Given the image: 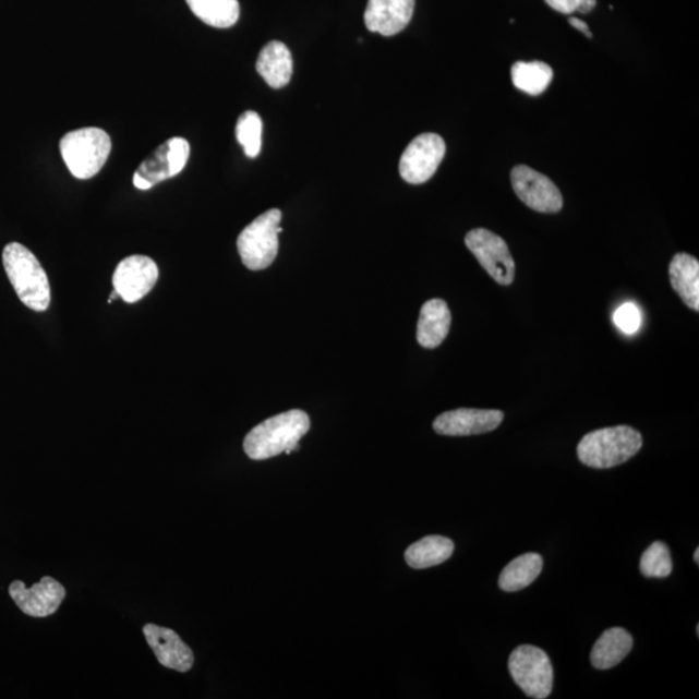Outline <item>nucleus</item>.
<instances>
[{"mask_svg": "<svg viewBox=\"0 0 699 699\" xmlns=\"http://www.w3.org/2000/svg\"><path fill=\"white\" fill-rule=\"evenodd\" d=\"M306 412L292 410L276 414L252 429L244 439V451L252 460H267L299 448L303 435L310 431Z\"/></svg>", "mask_w": 699, "mask_h": 699, "instance_id": "obj_1", "label": "nucleus"}, {"mask_svg": "<svg viewBox=\"0 0 699 699\" xmlns=\"http://www.w3.org/2000/svg\"><path fill=\"white\" fill-rule=\"evenodd\" d=\"M3 266L21 302L31 310L44 313L51 303L47 274L29 249L11 242L3 251Z\"/></svg>", "mask_w": 699, "mask_h": 699, "instance_id": "obj_2", "label": "nucleus"}, {"mask_svg": "<svg viewBox=\"0 0 699 699\" xmlns=\"http://www.w3.org/2000/svg\"><path fill=\"white\" fill-rule=\"evenodd\" d=\"M641 447L642 435L631 426L599 429L579 442L578 458L587 467L608 469L632 459Z\"/></svg>", "mask_w": 699, "mask_h": 699, "instance_id": "obj_3", "label": "nucleus"}, {"mask_svg": "<svg viewBox=\"0 0 699 699\" xmlns=\"http://www.w3.org/2000/svg\"><path fill=\"white\" fill-rule=\"evenodd\" d=\"M112 150V141L99 128L71 131L62 136L60 152L62 160L72 176L86 180L99 174Z\"/></svg>", "mask_w": 699, "mask_h": 699, "instance_id": "obj_4", "label": "nucleus"}, {"mask_svg": "<svg viewBox=\"0 0 699 699\" xmlns=\"http://www.w3.org/2000/svg\"><path fill=\"white\" fill-rule=\"evenodd\" d=\"M281 212L272 209L263 213L244 228L238 239V251L242 263L252 272H261L273 265L279 252Z\"/></svg>", "mask_w": 699, "mask_h": 699, "instance_id": "obj_5", "label": "nucleus"}, {"mask_svg": "<svg viewBox=\"0 0 699 699\" xmlns=\"http://www.w3.org/2000/svg\"><path fill=\"white\" fill-rule=\"evenodd\" d=\"M508 667L515 683L530 698H549L553 689V667L544 650L521 646L509 656Z\"/></svg>", "mask_w": 699, "mask_h": 699, "instance_id": "obj_6", "label": "nucleus"}, {"mask_svg": "<svg viewBox=\"0 0 699 699\" xmlns=\"http://www.w3.org/2000/svg\"><path fill=\"white\" fill-rule=\"evenodd\" d=\"M190 154L189 142L183 137H171L137 168L133 179L134 185L137 190L147 191L166 179L177 177L185 168Z\"/></svg>", "mask_w": 699, "mask_h": 699, "instance_id": "obj_7", "label": "nucleus"}, {"mask_svg": "<svg viewBox=\"0 0 699 699\" xmlns=\"http://www.w3.org/2000/svg\"><path fill=\"white\" fill-rule=\"evenodd\" d=\"M466 244L487 274L501 286L508 287L515 280L516 263L507 242L484 228L467 233Z\"/></svg>", "mask_w": 699, "mask_h": 699, "instance_id": "obj_8", "label": "nucleus"}, {"mask_svg": "<svg viewBox=\"0 0 699 699\" xmlns=\"http://www.w3.org/2000/svg\"><path fill=\"white\" fill-rule=\"evenodd\" d=\"M446 155V143L438 134H421L400 157V177L410 184L426 183L438 170Z\"/></svg>", "mask_w": 699, "mask_h": 699, "instance_id": "obj_9", "label": "nucleus"}, {"mask_svg": "<svg viewBox=\"0 0 699 699\" xmlns=\"http://www.w3.org/2000/svg\"><path fill=\"white\" fill-rule=\"evenodd\" d=\"M511 185L518 198L539 213H558L564 198L549 177L526 165H518L510 172Z\"/></svg>", "mask_w": 699, "mask_h": 699, "instance_id": "obj_10", "label": "nucleus"}, {"mask_svg": "<svg viewBox=\"0 0 699 699\" xmlns=\"http://www.w3.org/2000/svg\"><path fill=\"white\" fill-rule=\"evenodd\" d=\"M158 280V267L147 255H130L117 266L113 287L126 303H135L147 296Z\"/></svg>", "mask_w": 699, "mask_h": 699, "instance_id": "obj_11", "label": "nucleus"}, {"mask_svg": "<svg viewBox=\"0 0 699 699\" xmlns=\"http://www.w3.org/2000/svg\"><path fill=\"white\" fill-rule=\"evenodd\" d=\"M9 592L21 612L34 618H46L57 613L67 594L65 588L51 577L41 578L39 583L31 588L15 580Z\"/></svg>", "mask_w": 699, "mask_h": 699, "instance_id": "obj_12", "label": "nucleus"}, {"mask_svg": "<svg viewBox=\"0 0 699 699\" xmlns=\"http://www.w3.org/2000/svg\"><path fill=\"white\" fill-rule=\"evenodd\" d=\"M504 420L497 410H473L460 408L439 414L433 422L435 433L447 437H468L495 431Z\"/></svg>", "mask_w": 699, "mask_h": 699, "instance_id": "obj_13", "label": "nucleus"}, {"mask_svg": "<svg viewBox=\"0 0 699 699\" xmlns=\"http://www.w3.org/2000/svg\"><path fill=\"white\" fill-rule=\"evenodd\" d=\"M417 0H369L364 13L366 29L384 37L397 36L411 23Z\"/></svg>", "mask_w": 699, "mask_h": 699, "instance_id": "obj_14", "label": "nucleus"}, {"mask_svg": "<svg viewBox=\"0 0 699 699\" xmlns=\"http://www.w3.org/2000/svg\"><path fill=\"white\" fill-rule=\"evenodd\" d=\"M143 634L164 667L179 671V673H186L193 667L195 656L192 649L179 638L176 631L149 623L143 627Z\"/></svg>", "mask_w": 699, "mask_h": 699, "instance_id": "obj_15", "label": "nucleus"}, {"mask_svg": "<svg viewBox=\"0 0 699 699\" xmlns=\"http://www.w3.org/2000/svg\"><path fill=\"white\" fill-rule=\"evenodd\" d=\"M255 67H257V72L269 87L282 88L292 79V52L282 41H269L262 48Z\"/></svg>", "mask_w": 699, "mask_h": 699, "instance_id": "obj_16", "label": "nucleus"}, {"mask_svg": "<svg viewBox=\"0 0 699 699\" xmlns=\"http://www.w3.org/2000/svg\"><path fill=\"white\" fill-rule=\"evenodd\" d=\"M453 316L448 304L438 299L427 301L421 308L418 324V341L425 349H435L446 340Z\"/></svg>", "mask_w": 699, "mask_h": 699, "instance_id": "obj_17", "label": "nucleus"}, {"mask_svg": "<svg viewBox=\"0 0 699 699\" xmlns=\"http://www.w3.org/2000/svg\"><path fill=\"white\" fill-rule=\"evenodd\" d=\"M670 280L675 292L691 310L699 311V262L694 255L676 254L670 265Z\"/></svg>", "mask_w": 699, "mask_h": 699, "instance_id": "obj_18", "label": "nucleus"}, {"mask_svg": "<svg viewBox=\"0 0 699 699\" xmlns=\"http://www.w3.org/2000/svg\"><path fill=\"white\" fill-rule=\"evenodd\" d=\"M634 647V639L626 629L615 627L607 629L594 643L591 663L594 668L608 670L626 659Z\"/></svg>", "mask_w": 699, "mask_h": 699, "instance_id": "obj_19", "label": "nucleus"}, {"mask_svg": "<svg viewBox=\"0 0 699 699\" xmlns=\"http://www.w3.org/2000/svg\"><path fill=\"white\" fill-rule=\"evenodd\" d=\"M455 544L451 539L432 535L425 537L408 546L405 558L408 566L414 570L429 569L438 566L453 556Z\"/></svg>", "mask_w": 699, "mask_h": 699, "instance_id": "obj_20", "label": "nucleus"}, {"mask_svg": "<svg viewBox=\"0 0 699 699\" xmlns=\"http://www.w3.org/2000/svg\"><path fill=\"white\" fill-rule=\"evenodd\" d=\"M543 570V557L539 553H526L504 567L499 587L504 592H518L534 583Z\"/></svg>", "mask_w": 699, "mask_h": 699, "instance_id": "obj_21", "label": "nucleus"}, {"mask_svg": "<svg viewBox=\"0 0 699 699\" xmlns=\"http://www.w3.org/2000/svg\"><path fill=\"white\" fill-rule=\"evenodd\" d=\"M193 15L206 25L227 29L238 23L240 4L238 0H185Z\"/></svg>", "mask_w": 699, "mask_h": 699, "instance_id": "obj_22", "label": "nucleus"}, {"mask_svg": "<svg viewBox=\"0 0 699 699\" xmlns=\"http://www.w3.org/2000/svg\"><path fill=\"white\" fill-rule=\"evenodd\" d=\"M510 74L516 88L531 96L543 94L553 80L552 68L543 61H518Z\"/></svg>", "mask_w": 699, "mask_h": 699, "instance_id": "obj_23", "label": "nucleus"}, {"mask_svg": "<svg viewBox=\"0 0 699 699\" xmlns=\"http://www.w3.org/2000/svg\"><path fill=\"white\" fill-rule=\"evenodd\" d=\"M263 123L258 113L253 110L242 113L237 124L238 142L249 158L258 157L262 149Z\"/></svg>", "mask_w": 699, "mask_h": 699, "instance_id": "obj_24", "label": "nucleus"}, {"mask_svg": "<svg viewBox=\"0 0 699 699\" xmlns=\"http://www.w3.org/2000/svg\"><path fill=\"white\" fill-rule=\"evenodd\" d=\"M640 571L647 578H667L673 573V558L668 546L655 542L643 552L640 559Z\"/></svg>", "mask_w": 699, "mask_h": 699, "instance_id": "obj_25", "label": "nucleus"}, {"mask_svg": "<svg viewBox=\"0 0 699 699\" xmlns=\"http://www.w3.org/2000/svg\"><path fill=\"white\" fill-rule=\"evenodd\" d=\"M613 321L623 334L634 335L640 329L642 317L639 308L635 303L627 302L615 311Z\"/></svg>", "mask_w": 699, "mask_h": 699, "instance_id": "obj_26", "label": "nucleus"}, {"mask_svg": "<svg viewBox=\"0 0 699 699\" xmlns=\"http://www.w3.org/2000/svg\"><path fill=\"white\" fill-rule=\"evenodd\" d=\"M545 3L549 4L551 9L564 13V15H570V13L577 12L581 0H545Z\"/></svg>", "mask_w": 699, "mask_h": 699, "instance_id": "obj_27", "label": "nucleus"}, {"mask_svg": "<svg viewBox=\"0 0 699 699\" xmlns=\"http://www.w3.org/2000/svg\"><path fill=\"white\" fill-rule=\"evenodd\" d=\"M569 23L571 26L576 27V29L580 31L581 33H584L588 38H592V33L590 31V27H588L584 21H581L578 17H570Z\"/></svg>", "mask_w": 699, "mask_h": 699, "instance_id": "obj_28", "label": "nucleus"}, {"mask_svg": "<svg viewBox=\"0 0 699 699\" xmlns=\"http://www.w3.org/2000/svg\"><path fill=\"white\" fill-rule=\"evenodd\" d=\"M596 4L598 0H581V3L578 7L577 11L586 15V13H590L594 9V7H596Z\"/></svg>", "mask_w": 699, "mask_h": 699, "instance_id": "obj_29", "label": "nucleus"}, {"mask_svg": "<svg viewBox=\"0 0 699 699\" xmlns=\"http://www.w3.org/2000/svg\"><path fill=\"white\" fill-rule=\"evenodd\" d=\"M694 558H695V563L698 565L699 564V549L696 550Z\"/></svg>", "mask_w": 699, "mask_h": 699, "instance_id": "obj_30", "label": "nucleus"}]
</instances>
